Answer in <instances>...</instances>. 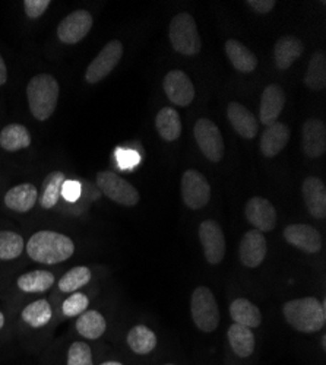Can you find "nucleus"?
Wrapping results in <instances>:
<instances>
[{
    "label": "nucleus",
    "instance_id": "38",
    "mask_svg": "<svg viewBox=\"0 0 326 365\" xmlns=\"http://www.w3.org/2000/svg\"><path fill=\"white\" fill-rule=\"evenodd\" d=\"M50 5H51L50 0H25L24 9L29 18L37 19L49 9Z\"/></svg>",
    "mask_w": 326,
    "mask_h": 365
},
{
    "label": "nucleus",
    "instance_id": "27",
    "mask_svg": "<svg viewBox=\"0 0 326 365\" xmlns=\"http://www.w3.org/2000/svg\"><path fill=\"white\" fill-rule=\"evenodd\" d=\"M126 341L132 352L138 355H148L157 346V334L145 324H136L129 330Z\"/></svg>",
    "mask_w": 326,
    "mask_h": 365
},
{
    "label": "nucleus",
    "instance_id": "32",
    "mask_svg": "<svg viewBox=\"0 0 326 365\" xmlns=\"http://www.w3.org/2000/svg\"><path fill=\"white\" fill-rule=\"evenodd\" d=\"M305 83L312 91H322L326 86V56L323 51H316L309 60Z\"/></svg>",
    "mask_w": 326,
    "mask_h": 365
},
{
    "label": "nucleus",
    "instance_id": "17",
    "mask_svg": "<svg viewBox=\"0 0 326 365\" xmlns=\"http://www.w3.org/2000/svg\"><path fill=\"white\" fill-rule=\"evenodd\" d=\"M302 145L305 155L319 158L326 150V126L319 118H309L302 129Z\"/></svg>",
    "mask_w": 326,
    "mask_h": 365
},
{
    "label": "nucleus",
    "instance_id": "6",
    "mask_svg": "<svg viewBox=\"0 0 326 365\" xmlns=\"http://www.w3.org/2000/svg\"><path fill=\"white\" fill-rule=\"evenodd\" d=\"M96 182L98 189L114 203L122 206H136L139 203V192L125 178L113 171H100Z\"/></svg>",
    "mask_w": 326,
    "mask_h": 365
},
{
    "label": "nucleus",
    "instance_id": "5",
    "mask_svg": "<svg viewBox=\"0 0 326 365\" xmlns=\"http://www.w3.org/2000/svg\"><path fill=\"white\" fill-rule=\"evenodd\" d=\"M190 313L195 326L205 333L217 330L220 324V309L213 291L208 287H198L190 299Z\"/></svg>",
    "mask_w": 326,
    "mask_h": 365
},
{
    "label": "nucleus",
    "instance_id": "40",
    "mask_svg": "<svg viewBox=\"0 0 326 365\" xmlns=\"http://www.w3.org/2000/svg\"><path fill=\"white\" fill-rule=\"evenodd\" d=\"M62 196L68 200V202H76L81 196V185L78 181H71L66 180L65 185L62 187Z\"/></svg>",
    "mask_w": 326,
    "mask_h": 365
},
{
    "label": "nucleus",
    "instance_id": "18",
    "mask_svg": "<svg viewBox=\"0 0 326 365\" xmlns=\"http://www.w3.org/2000/svg\"><path fill=\"white\" fill-rule=\"evenodd\" d=\"M303 199L309 214L316 220L326 218V186L317 177H307L302 186Z\"/></svg>",
    "mask_w": 326,
    "mask_h": 365
},
{
    "label": "nucleus",
    "instance_id": "46",
    "mask_svg": "<svg viewBox=\"0 0 326 365\" xmlns=\"http://www.w3.org/2000/svg\"><path fill=\"white\" fill-rule=\"evenodd\" d=\"M164 365H175V364H164Z\"/></svg>",
    "mask_w": 326,
    "mask_h": 365
},
{
    "label": "nucleus",
    "instance_id": "43",
    "mask_svg": "<svg viewBox=\"0 0 326 365\" xmlns=\"http://www.w3.org/2000/svg\"><path fill=\"white\" fill-rule=\"evenodd\" d=\"M100 365H123L122 362H117V361H107V362H103Z\"/></svg>",
    "mask_w": 326,
    "mask_h": 365
},
{
    "label": "nucleus",
    "instance_id": "30",
    "mask_svg": "<svg viewBox=\"0 0 326 365\" xmlns=\"http://www.w3.org/2000/svg\"><path fill=\"white\" fill-rule=\"evenodd\" d=\"M66 181V175L62 171H53L50 173L44 181L43 189L40 195V205L44 209H51L61 200L62 196V187Z\"/></svg>",
    "mask_w": 326,
    "mask_h": 365
},
{
    "label": "nucleus",
    "instance_id": "41",
    "mask_svg": "<svg viewBox=\"0 0 326 365\" xmlns=\"http://www.w3.org/2000/svg\"><path fill=\"white\" fill-rule=\"evenodd\" d=\"M246 5L253 9L256 14H260V15H265V14H270L277 2L275 0H248Z\"/></svg>",
    "mask_w": 326,
    "mask_h": 365
},
{
    "label": "nucleus",
    "instance_id": "9",
    "mask_svg": "<svg viewBox=\"0 0 326 365\" xmlns=\"http://www.w3.org/2000/svg\"><path fill=\"white\" fill-rule=\"evenodd\" d=\"M211 186L203 174L196 170L185 171L182 177V197L185 205L192 210L205 207L211 200Z\"/></svg>",
    "mask_w": 326,
    "mask_h": 365
},
{
    "label": "nucleus",
    "instance_id": "37",
    "mask_svg": "<svg viewBox=\"0 0 326 365\" xmlns=\"http://www.w3.org/2000/svg\"><path fill=\"white\" fill-rule=\"evenodd\" d=\"M88 306H90V299L85 294L73 292L71 297H68L63 301L62 312L66 317H76L81 316L83 312H86Z\"/></svg>",
    "mask_w": 326,
    "mask_h": 365
},
{
    "label": "nucleus",
    "instance_id": "34",
    "mask_svg": "<svg viewBox=\"0 0 326 365\" xmlns=\"http://www.w3.org/2000/svg\"><path fill=\"white\" fill-rule=\"evenodd\" d=\"M91 278H93V273L90 267L86 266L72 267L61 278V281H58V289L66 294H73L79 288L85 287L88 282H90Z\"/></svg>",
    "mask_w": 326,
    "mask_h": 365
},
{
    "label": "nucleus",
    "instance_id": "25",
    "mask_svg": "<svg viewBox=\"0 0 326 365\" xmlns=\"http://www.w3.org/2000/svg\"><path fill=\"white\" fill-rule=\"evenodd\" d=\"M230 316L234 323L246 326L249 329H255L262 324L260 310L248 298H235L230 304Z\"/></svg>",
    "mask_w": 326,
    "mask_h": 365
},
{
    "label": "nucleus",
    "instance_id": "35",
    "mask_svg": "<svg viewBox=\"0 0 326 365\" xmlns=\"http://www.w3.org/2000/svg\"><path fill=\"white\" fill-rule=\"evenodd\" d=\"M25 249L24 238L14 231H0V260L18 259Z\"/></svg>",
    "mask_w": 326,
    "mask_h": 365
},
{
    "label": "nucleus",
    "instance_id": "22",
    "mask_svg": "<svg viewBox=\"0 0 326 365\" xmlns=\"http://www.w3.org/2000/svg\"><path fill=\"white\" fill-rule=\"evenodd\" d=\"M39 200V192L37 187L31 182H22L12 187L5 195V205L14 210L19 212V214H25V212L31 210Z\"/></svg>",
    "mask_w": 326,
    "mask_h": 365
},
{
    "label": "nucleus",
    "instance_id": "12",
    "mask_svg": "<svg viewBox=\"0 0 326 365\" xmlns=\"http://www.w3.org/2000/svg\"><path fill=\"white\" fill-rule=\"evenodd\" d=\"M164 91L168 100L179 107H188L195 98V86L183 71H171L165 75Z\"/></svg>",
    "mask_w": 326,
    "mask_h": 365
},
{
    "label": "nucleus",
    "instance_id": "3",
    "mask_svg": "<svg viewBox=\"0 0 326 365\" xmlns=\"http://www.w3.org/2000/svg\"><path fill=\"white\" fill-rule=\"evenodd\" d=\"M61 94L57 79L49 73H40L31 78L26 85V98L34 118L44 121L54 113Z\"/></svg>",
    "mask_w": 326,
    "mask_h": 365
},
{
    "label": "nucleus",
    "instance_id": "1",
    "mask_svg": "<svg viewBox=\"0 0 326 365\" xmlns=\"http://www.w3.org/2000/svg\"><path fill=\"white\" fill-rule=\"evenodd\" d=\"M26 253L37 263L56 264L72 257L75 245L72 238L54 231H39L26 242Z\"/></svg>",
    "mask_w": 326,
    "mask_h": 365
},
{
    "label": "nucleus",
    "instance_id": "39",
    "mask_svg": "<svg viewBox=\"0 0 326 365\" xmlns=\"http://www.w3.org/2000/svg\"><path fill=\"white\" fill-rule=\"evenodd\" d=\"M117 155V163L121 164L122 168H132L139 163V157L135 150H117L116 152Z\"/></svg>",
    "mask_w": 326,
    "mask_h": 365
},
{
    "label": "nucleus",
    "instance_id": "19",
    "mask_svg": "<svg viewBox=\"0 0 326 365\" xmlns=\"http://www.w3.org/2000/svg\"><path fill=\"white\" fill-rule=\"evenodd\" d=\"M227 115L235 133L245 139H255L259 132V123L255 114L240 103H230L227 107Z\"/></svg>",
    "mask_w": 326,
    "mask_h": 365
},
{
    "label": "nucleus",
    "instance_id": "11",
    "mask_svg": "<svg viewBox=\"0 0 326 365\" xmlns=\"http://www.w3.org/2000/svg\"><path fill=\"white\" fill-rule=\"evenodd\" d=\"M94 24L93 15L88 11H75L69 14L57 26V38L63 44H76L91 31Z\"/></svg>",
    "mask_w": 326,
    "mask_h": 365
},
{
    "label": "nucleus",
    "instance_id": "26",
    "mask_svg": "<svg viewBox=\"0 0 326 365\" xmlns=\"http://www.w3.org/2000/svg\"><path fill=\"white\" fill-rule=\"evenodd\" d=\"M156 128L165 142H174L182 135V120L177 110L164 107L156 117Z\"/></svg>",
    "mask_w": 326,
    "mask_h": 365
},
{
    "label": "nucleus",
    "instance_id": "20",
    "mask_svg": "<svg viewBox=\"0 0 326 365\" xmlns=\"http://www.w3.org/2000/svg\"><path fill=\"white\" fill-rule=\"evenodd\" d=\"M288 139H290V129L287 125L277 121V123L271 126H266L259 142L260 152L263 154V157L274 158L278 154H281L282 149L288 143Z\"/></svg>",
    "mask_w": 326,
    "mask_h": 365
},
{
    "label": "nucleus",
    "instance_id": "29",
    "mask_svg": "<svg viewBox=\"0 0 326 365\" xmlns=\"http://www.w3.org/2000/svg\"><path fill=\"white\" fill-rule=\"evenodd\" d=\"M18 288L28 294H40L54 285V275L49 270H33L18 278Z\"/></svg>",
    "mask_w": 326,
    "mask_h": 365
},
{
    "label": "nucleus",
    "instance_id": "15",
    "mask_svg": "<svg viewBox=\"0 0 326 365\" xmlns=\"http://www.w3.org/2000/svg\"><path fill=\"white\" fill-rule=\"evenodd\" d=\"M285 106V93L282 86L271 83L263 89L259 106V121L265 126L277 123Z\"/></svg>",
    "mask_w": 326,
    "mask_h": 365
},
{
    "label": "nucleus",
    "instance_id": "16",
    "mask_svg": "<svg viewBox=\"0 0 326 365\" xmlns=\"http://www.w3.org/2000/svg\"><path fill=\"white\" fill-rule=\"evenodd\" d=\"M268 253V242L265 235L258 230L248 231L240 241L239 256L246 267L255 269L260 266Z\"/></svg>",
    "mask_w": 326,
    "mask_h": 365
},
{
    "label": "nucleus",
    "instance_id": "24",
    "mask_svg": "<svg viewBox=\"0 0 326 365\" xmlns=\"http://www.w3.org/2000/svg\"><path fill=\"white\" fill-rule=\"evenodd\" d=\"M224 48L235 71L242 73H250L258 68V57L243 43L237 40H228Z\"/></svg>",
    "mask_w": 326,
    "mask_h": 365
},
{
    "label": "nucleus",
    "instance_id": "4",
    "mask_svg": "<svg viewBox=\"0 0 326 365\" xmlns=\"http://www.w3.org/2000/svg\"><path fill=\"white\" fill-rule=\"evenodd\" d=\"M170 43L179 54L195 56L202 48L200 36L198 33V26L193 16L188 12L175 15L168 28Z\"/></svg>",
    "mask_w": 326,
    "mask_h": 365
},
{
    "label": "nucleus",
    "instance_id": "31",
    "mask_svg": "<svg viewBox=\"0 0 326 365\" xmlns=\"http://www.w3.org/2000/svg\"><path fill=\"white\" fill-rule=\"evenodd\" d=\"M31 145V135L22 125H8L0 132V146L8 152H16Z\"/></svg>",
    "mask_w": 326,
    "mask_h": 365
},
{
    "label": "nucleus",
    "instance_id": "42",
    "mask_svg": "<svg viewBox=\"0 0 326 365\" xmlns=\"http://www.w3.org/2000/svg\"><path fill=\"white\" fill-rule=\"evenodd\" d=\"M8 81V69H6V63L5 60L0 56V86L5 85Z\"/></svg>",
    "mask_w": 326,
    "mask_h": 365
},
{
    "label": "nucleus",
    "instance_id": "8",
    "mask_svg": "<svg viewBox=\"0 0 326 365\" xmlns=\"http://www.w3.org/2000/svg\"><path fill=\"white\" fill-rule=\"evenodd\" d=\"M123 56V44L118 40H113L107 43L98 56L93 60L85 72V79L88 83L96 85L106 79L114 68L121 62Z\"/></svg>",
    "mask_w": 326,
    "mask_h": 365
},
{
    "label": "nucleus",
    "instance_id": "2",
    "mask_svg": "<svg viewBox=\"0 0 326 365\" xmlns=\"http://www.w3.org/2000/svg\"><path fill=\"white\" fill-rule=\"evenodd\" d=\"M287 323L300 333H316L326 323V302L315 297H303L287 301L282 307Z\"/></svg>",
    "mask_w": 326,
    "mask_h": 365
},
{
    "label": "nucleus",
    "instance_id": "7",
    "mask_svg": "<svg viewBox=\"0 0 326 365\" xmlns=\"http://www.w3.org/2000/svg\"><path fill=\"white\" fill-rule=\"evenodd\" d=\"M195 140L206 160L220 163L224 157V139L218 126L210 118H199L193 128Z\"/></svg>",
    "mask_w": 326,
    "mask_h": 365
},
{
    "label": "nucleus",
    "instance_id": "33",
    "mask_svg": "<svg viewBox=\"0 0 326 365\" xmlns=\"http://www.w3.org/2000/svg\"><path fill=\"white\" fill-rule=\"evenodd\" d=\"M53 316V310L50 302L47 299H37L22 310V320L34 329L43 327L46 324H49V322L51 320Z\"/></svg>",
    "mask_w": 326,
    "mask_h": 365
},
{
    "label": "nucleus",
    "instance_id": "23",
    "mask_svg": "<svg viewBox=\"0 0 326 365\" xmlns=\"http://www.w3.org/2000/svg\"><path fill=\"white\" fill-rule=\"evenodd\" d=\"M228 344L233 352L239 358H249L255 352L256 339L252 329L233 323L227 331Z\"/></svg>",
    "mask_w": 326,
    "mask_h": 365
},
{
    "label": "nucleus",
    "instance_id": "14",
    "mask_svg": "<svg viewBox=\"0 0 326 365\" xmlns=\"http://www.w3.org/2000/svg\"><path fill=\"white\" fill-rule=\"evenodd\" d=\"M245 214L248 221L260 232H270L277 225V210L274 205L263 197H252L246 203Z\"/></svg>",
    "mask_w": 326,
    "mask_h": 365
},
{
    "label": "nucleus",
    "instance_id": "21",
    "mask_svg": "<svg viewBox=\"0 0 326 365\" xmlns=\"http://www.w3.org/2000/svg\"><path fill=\"white\" fill-rule=\"evenodd\" d=\"M305 51V44L300 38L294 36L281 37L274 46V58L275 66L280 71H287L295 60H297Z\"/></svg>",
    "mask_w": 326,
    "mask_h": 365
},
{
    "label": "nucleus",
    "instance_id": "44",
    "mask_svg": "<svg viewBox=\"0 0 326 365\" xmlns=\"http://www.w3.org/2000/svg\"><path fill=\"white\" fill-rule=\"evenodd\" d=\"M4 326H5V316L2 312H0V329H2Z\"/></svg>",
    "mask_w": 326,
    "mask_h": 365
},
{
    "label": "nucleus",
    "instance_id": "28",
    "mask_svg": "<svg viewBox=\"0 0 326 365\" xmlns=\"http://www.w3.org/2000/svg\"><path fill=\"white\" fill-rule=\"evenodd\" d=\"M107 329V322L97 310H86L76 320V330L85 339L96 341Z\"/></svg>",
    "mask_w": 326,
    "mask_h": 365
},
{
    "label": "nucleus",
    "instance_id": "10",
    "mask_svg": "<svg viewBox=\"0 0 326 365\" xmlns=\"http://www.w3.org/2000/svg\"><path fill=\"white\" fill-rule=\"evenodd\" d=\"M199 240L203 249L206 262L210 264H218L225 256V238L223 228L218 222L206 220L199 225Z\"/></svg>",
    "mask_w": 326,
    "mask_h": 365
},
{
    "label": "nucleus",
    "instance_id": "13",
    "mask_svg": "<svg viewBox=\"0 0 326 365\" xmlns=\"http://www.w3.org/2000/svg\"><path fill=\"white\" fill-rule=\"evenodd\" d=\"M284 238L292 247L309 255H316L322 249V237L319 231L307 224H292L285 227Z\"/></svg>",
    "mask_w": 326,
    "mask_h": 365
},
{
    "label": "nucleus",
    "instance_id": "36",
    "mask_svg": "<svg viewBox=\"0 0 326 365\" xmlns=\"http://www.w3.org/2000/svg\"><path fill=\"white\" fill-rule=\"evenodd\" d=\"M68 365H94L93 351L83 342H73L68 351Z\"/></svg>",
    "mask_w": 326,
    "mask_h": 365
},
{
    "label": "nucleus",
    "instance_id": "45",
    "mask_svg": "<svg viewBox=\"0 0 326 365\" xmlns=\"http://www.w3.org/2000/svg\"><path fill=\"white\" fill-rule=\"evenodd\" d=\"M322 348H323V349L326 348V336H325V334L322 336Z\"/></svg>",
    "mask_w": 326,
    "mask_h": 365
}]
</instances>
